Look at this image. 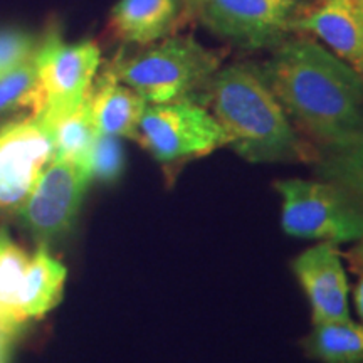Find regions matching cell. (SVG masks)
I'll return each mask as SVG.
<instances>
[{"label": "cell", "instance_id": "21", "mask_svg": "<svg viewBox=\"0 0 363 363\" xmlns=\"http://www.w3.org/2000/svg\"><path fill=\"white\" fill-rule=\"evenodd\" d=\"M39 40L21 29H0V78L21 66L38 49Z\"/></svg>", "mask_w": 363, "mask_h": 363}, {"label": "cell", "instance_id": "18", "mask_svg": "<svg viewBox=\"0 0 363 363\" xmlns=\"http://www.w3.org/2000/svg\"><path fill=\"white\" fill-rule=\"evenodd\" d=\"M318 170L326 182L347 190L363 206V138L347 147L328 150L318 162Z\"/></svg>", "mask_w": 363, "mask_h": 363}, {"label": "cell", "instance_id": "22", "mask_svg": "<svg viewBox=\"0 0 363 363\" xmlns=\"http://www.w3.org/2000/svg\"><path fill=\"white\" fill-rule=\"evenodd\" d=\"M19 335L13 333V331L0 326V363H11L12 362V353H13V345Z\"/></svg>", "mask_w": 363, "mask_h": 363}, {"label": "cell", "instance_id": "17", "mask_svg": "<svg viewBox=\"0 0 363 363\" xmlns=\"http://www.w3.org/2000/svg\"><path fill=\"white\" fill-rule=\"evenodd\" d=\"M305 345L325 363H363V325L352 320L315 325Z\"/></svg>", "mask_w": 363, "mask_h": 363}, {"label": "cell", "instance_id": "3", "mask_svg": "<svg viewBox=\"0 0 363 363\" xmlns=\"http://www.w3.org/2000/svg\"><path fill=\"white\" fill-rule=\"evenodd\" d=\"M219 66L220 57L190 35H169L147 51L110 65L116 78L148 104L189 99L211 83Z\"/></svg>", "mask_w": 363, "mask_h": 363}, {"label": "cell", "instance_id": "4", "mask_svg": "<svg viewBox=\"0 0 363 363\" xmlns=\"http://www.w3.org/2000/svg\"><path fill=\"white\" fill-rule=\"evenodd\" d=\"M283 208L281 225L288 235L340 244L363 238V206L331 182H276Z\"/></svg>", "mask_w": 363, "mask_h": 363}, {"label": "cell", "instance_id": "6", "mask_svg": "<svg viewBox=\"0 0 363 363\" xmlns=\"http://www.w3.org/2000/svg\"><path fill=\"white\" fill-rule=\"evenodd\" d=\"M135 140L160 163L203 157L229 145L217 118L190 99L147 104Z\"/></svg>", "mask_w": 363, "mask_h": 363}, {"label": "cell", "instance_id": "15", "mask_svg": "<svg viewBox=\"0 0 363 363\" xmlns=\"http://www.w3.org/2000/svg\"><path fill=\"white\" fill-rule=\"evenodd\" d=\"M30 256L12 239L6 225L0 227V326L21 335L26 330L19 313V294Z\"/></svg>", "mask_w": 363, "mask_h": 363}, {"label": "cell", "instance_id": "20", "mask_svg": "<svg viewBox=\"0 0 363 363\" xmlns=\"http://www.w3.org/2000/svg\"><path fill=\"white\" fill-rule=\"evenodd\" d=\"M125 170V150L118 136L98 135L89 157L91 180L113 184Z\"/></svg>", "mask_w": 363, "mask_h": 363}, {"label": "cell", "instance_id": "8", "mask_svg": "<svg viewBox=\"0 0 363 363\" xmlns=\"http://www.w3.org/2000/svg\"><path fill=\"white\" fill-rule=\"evenodd\" d=\"M202 24L222 39L247 49L281 44L291 30L288 0H197Z\"/></svg>", "mask_w": 363, "mask_h": 363}, {"label": "cell", "instance_id": "7", "mask_svg": "<svg viewBox=\"0 0 363 363\" xmlns=\"http://www.w3.org/2000/svg\"><path fill=\"white\" fill-rule=\"evenodd\" d=\"M54 158L51 125L29 115L0 128V211L21 212Z\"/></svg>", "mask_w": 363, "mask_h": 363}, {"label": "cell", "instance_id": "9", "mask_svg": "<svg viewBox=\"0 0 363 363\" xmlns=\"http://www.w3.org/2000/svg\"><path fill=\"white\" fill-rule=\"evenodd\" d=\"M89 182V172L74 163L57 158L48 163L21 208L27 229L39 244L51 242L71 229Z\"/></svg>", "mask_w": 363, "mask_h": 363}, {"label": "cell", "instance_id": "23", "mask_svg": "<svg viewBox=\"0 0 363 363\" xmlns=\"http://www.w3.org/2000/svg\"><path fill=\"white\" fill-rule=\"evenodd\" d=\"M355 308H357L358 316H360V320L363 321V272L355 288Z\"/></svg>", "mask_w": 363, "mask_h": 363}, {"label": "cell", "instance_id": "26", "mask_svg": "<svg viewBox=\"0 0 363 363\" xmlns=\"http://www.w3.org/2000/svg\"><path fill=\"white\" fill-rule=\"evenodd\" d=\"M358 72H360V76H362V79H363V67H362V69L358 71Z\"/></svg>", "mask_w": 363, "mask_h": 363}, {"label": "cell", "instance_id": "10", "mask_svg": "<svg viewBox=\"0 0 363 363\" xmlns=\"http://www.w3.org/2000/svg\"><path fill=\"white\" fill-rule=\"evenodd\" d=\"M293 271L310 301L315 325L350 320L347 272L335 244L306 249L294 259Z\"/></svg>", "mask_w": 363, "mask_h": 363}, {"label": "cell", "instance_id": "12", "mask_svg": "<svg viewBox=\"0 0 363 363\" xmlns=\"http://www.w3.org/2000/svg\"><path fill=\"white\" fill-rule=\"evenodd\" d=\"M89 104L99 135L136 138L147 101L116 78L110 66L89 91Z\"/></svg>", "mask_w": 363, "mask_h": 363}, {"label": "cell", "instance_id": "13", "mask_svg": "<svg viewBox=\"0 0 363 363\" xmlns=\"http://www.w3.org/2000/svg\"><path fill=\"white\" fill-rule=\"evenodd\" d=\"M180 12L182 0H118L110 29L123 43L150 45L174 33Z\"/></svg>", "mask_w": 363, "mask_h": 363}, {"label": "cell", "instance_id": "14", "mask_svg": "<svg viewBox=\"0 0 363 363\" xmlns=\"http://www.w3.org/2000/svg\"><path fill=\"white\" fill-rule=\"evenodd\" d=\"M45 246L48 244H39L38 251L30 257L21 288L19 313L24 323L43 318L62 298L67 269L61 261L54 259Z\"/></svg>", "mask_w": 363, "mask_h": 363}, {"label": "cell", "instance_id": "11", "mask_svg": "<svg viewBox=\"0 0 363 363\" xmlns=\"http://www.w3.org/2000/svg\"><path fill=\"white\" fill-rule=\"evenodd\" d=\"M291 29L315 35L357 71L363 67V0H320L294 17Z\"/></svg>", "mask_w": 363, "mask_h": 363}, {"label": "cell", "instance_id": "24", "mask_svg": "<svg viewBox=\"0 0 363 363\" xmlns=\"http://www.w3.org/2000/svg\"><path fill=\"white\" fill-rule=\"evenodd\" d=\"M357 252H358V257H360V259L363 261V238L360 239V244H358V249H357Z\"/></svg>", "mask_w": 363, "mask_h": 363}, {"label": "cell", "instance_id": "19", "mask_svg": "<svg viewBox=\"0 0 363 363\" xmlns=\"http://www.w3.org/2000/svg\"><path fill=\"white\" fill-rule=\"evenodd\" d=\"M38 51V49H35ZM38 89L35 52L16 69L0 78V116L26 108L33 110Z\"/></svg>", "mask_w": 363, "mask_h": 363}, {"label": "cell", "instance_id": "25", "mask_svg": "<svg viewBox=\"0 0 363 363\" xmlns=\"http://www.w3.org/2000/svg\"><path fill=\"white\" fill-rule=\"evenodd\" d=\"M288 2H289V4H291V6H293V7H296V9H298V6H299V2H301V0H288Z\"/></svg>", "mask_w": 363, "mask_h": 363}, {"label": "cell", "instance_id": "16", "mask_svg": "<svg viewBox=\"0 0 363 363\" xmlns=\"http://www.w3.org/2000/svg\"><path fill=\"white\" fill-rule=\"evenodd\" d=\"M49 125L54 138V158L71 162L89 172L91 150L99 135L91 113L89 94L74 111L57 118Z\"/></svg>", "mask_w": 363, "mask_h": 363}, {"label": "cell", "instance_id": "2", "mask_svg": "<svg viewBox=\"0 0 363 363\" xmlns=\"http://www.w3.org/2000/svg\"><path fill=\"white\" fill-rule=\"evenodd\" d=\"M208 84L212 115L240 157L254 163L306 160L310 152L261 71L227 66Z\"/></svg>", "mask_w": 363, "mask_h": 363}, {"label": "cell", "instance_id": "5", "mask_svg": "<svg viewBox=\"0 0 363 363\" xmlns=\"http://www.w3.org/2000/svg\"><path fill=\"white\" fill-rule=\"evenodd\" d=\"M35 65L38 89L30 115L52 123L88 98L101 65V51L93 40L66 43L57 29H51L39 40Z\"/></svg>", "mask_w": 363, "mask_h": 363}, {"label": "cell", "instance_id": "1", "mask_svg": "<svg viewBox=\"0 0 363 363\" xmlns=\"http://www.w3.org/2000/svg\"><path fill=\"white\" fill-rule=\"evenodd\" d=\"M286 115L325 152L363 138V79L323 44L283 40L261 71Z\"/></svg>", "mask_w": 363, "mask_h": 363}]
</instances>
